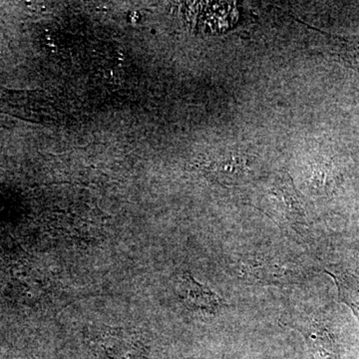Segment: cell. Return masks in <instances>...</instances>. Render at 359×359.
<instances>
[{"instance_id":"8992f818","label":"cell","mask_w":359,"mask_h":359,"mask_svg":"<svg viewBox=\"0 0 359 359\" xmlns=\"http://www.w3.org/2000/svg\"><path fill=\"white\" fill-rule=\"evenodd\" d=\"M325 273L332 276L339 290L340 302L346 304L353 311L359 323V282L353 276L344 273H334L325 269Z\"/></svg>"},{"instance_id":"52a82bcc","label":"cell","mask_w":359,"mask_h":359,"mask_svg":"<svg viewBox=\"0 0 359 359\" xmlns=\"http://www.w3.org/2000/svg\"><path fill=\"white\" fill-rule=\"evenodd\" d=\"M339 54L340 58L344 59L348 65L359 70V39L353 42H347L346 45H342Z\"/></svg>"},{"instance_id":"5b68a950","label":"cell","mask_w":359,"mask_h":359,"mask_svg":"<svg viewBox=\"0 0 359 359\" xmlns=\"http://www.w3.org/2000/svg\"><path fill=\"white\" fill-rule=\"evenodd\" d=\"M252 165L247 155H224L212 165V174L224 185H240L249 178Z\"/></svg>"},{"instance_id":"7a4b0ae2","label":"cell","mask_w":359,"mask_h":359,"mask_svg":"<svg viewBox=\"0 0 359 359\" xmlns=\"http://www.w3.org/2000/svg\"><path fill=\"white\" fill-rule=\"evenodd\" d=\"M282 323L302 335L314 359L334 358V344L327 330L306 311H290L283 316Z\"/></svg>"},{"instance_id":"277c9868","label":"cell","mask_w":359,"mask_h":359,"mask_svg":"<svg viewBox=\"0 0 359 359\" xmlns=\"http://www.w3.org/2000/svg\"><path fill=\"white\" fill-rule=\"evenodd\" d=\"M273 193L280 202L283 216L294 226L306 228V216L304 202L289 175L283 174L273 182Z\"/></svg>"},{"instance_id":"3957f363","label":"cell","mask_w":359,"mask_h":359,"mask_svg":"<svg viewBox=\"0 0 359 359\" xmlns=\"http://www.w3.org/2000/svg\"><path fill=\"white\" fill-rule=\"evenodd\" d=\"M178 294L184 304L192 311L216 314L224 306L223 299L218 294L198 283L189 273L182 276Z\"/></svg>"},{"instance_id":"6da1fadb","label":"cell","mask_w":359,"mask_h":359,"mask_svg":"<svg viewBox=\"0 0 359 359\" xmlns=\"http://www.w3.org/2000/svg\"><path fill=\"white\" fill-rule=\"evenodd\" d=\"M231 273L254 285H290L302 283L306 273L301 266L280 256L249 252L230 262Z\"/></svg>"}]
</instances>
